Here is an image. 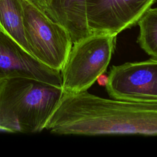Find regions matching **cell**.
<instances>
[{
	"label": "cell",
	"mask_w": 157,
	"mask_h": 157,
	"mask_svg": "<svg viewBox=\"0 0 157 157\" xmlns=\"http://www.w3.org/2000/svg\"><path fill=\"white\" fill-rule=\"evenodd\" d=\"M105 86L112 99L157 102V58L112 66Z\"/></svg>",
	"instance_id": "cell-5"
},
{
	"label": "cell",
	"mask_w": 157,
	"mask_h": 157,
	"mask_svg": "<svg viewBox=\"0 0 157 157\" xmlns=\"http://www.w3.org/2000/svg\"><path fill=\"white\" fill-rule=\"evenodd\" d=\"M43 11H45L50 6L52 0H29Z\"/></svg>",
	"instance_id": "cell-11"
},
{
	"label": "cell",
	"mask_w": 157,
	"mask_h": 157,
	"mask_svg": "<svg viewBox=\"0 0 157 157\" xmlns=\"http://www.w3.org/2000/svg\"><path fill=\"white\" fill-rule=\"evenodd\" d=\"M63 94V86L33 78L0 79V126L11 133L42 131Z\"/></svg>",
	"instance_id": "cell-2"
},
{
	"label": "cell",
	"mask_w": 157,
	"mask_h": 157,
	"mask_svg": "<svg viewBox=\"0 0 157 157\" xmlns=\"http://www.w3.org/2000/svg\"><path fill=\"white\" fill-rule=\"evenodd\" d=\"M20 2L30 53L44 64L61 71L73 45L69 33L30 1Z\"/></svg>",
	"instance_id": "cell-4"
},
{
	"label": "cell",
	"mask_w": 157,
	"mask_h": 157,
	"mask_svg": "<svg viewBox=\"0 0 157 157\" xmlns=\"http://www.w3.org/2000/svg\"><path fill=\"white\" fill-rule=\"evenodd\" d=\"M45 129L59 135L157 136V102L64 92Z\"/></svg>",
	"instance_id": "cell-1"
},
{
	"label": "cell",
	"mask_w": 157,
	"mask_h": 157,
	"mask_svg": "<svg viewBox=\"0 0 157 157\" xmlns=\"http://www.w3.org/2000/svg\"><path fill=\"white\" fill-rule=\"evenodd\" d=\"M156 0H86L90 31L117 35L137 25Z\"/></svg>",
	"instance_id": "cell-6"
},
{
	"label": "cell",
	"mask_w": 157,
	"mask_h": 157,
	"mask_svg": "<svg viewBox=\"0 0 157 157\" xmlns=\"http://www.w3.org/2000/svg\"><path fill=\"white\" fill-rule=\"evenodd\" d=\"M116 37L93 33L73 44L61 70L64 92H82L92 86L107 68Z\"/></svg>",
	"instance_id": "cell-3"
},
{
	"label": "cell",
	"mask_w": 157,
	"mask_h": 157,
	"mask_svg": "<svg viewBox=\"0 0 157 157\" xmlns=\"http://www.w3.org/2000/svg\"><path fill=\"white\" fill-rule=\"evenodd\" d=\"M0 31L30 53L25 36L20 0H0Z\"/></svg>",
	"instance_id": "cell-9"
},
{
	"label": "cell",
	"mask_w": 157,
	"mask_h": 157,
	"mask_svg": "<svg viewBox=\"0 0 157 157\" xmlns=\"http://www.w3.org/2000/svg\"><path fill=\"white\" fill-rule=\"evenodd\" d=\"M137 42L149 55L157 58V8H150L138 21Z\"/></svg>",
	"instance_id": "cell-10"
},
{
	"label": "cell",
	"mask_w": 157,
	"mask_h": 157,
	"mask_svg": "<svg viewBox=\"0 0 157 157\" xmlns=\"http://www.w3.org/2000/svg\"><path fill=\"white\" fill-rule=\"evenodd\" d=\"M26 77L63 86L61 71L37 59L18 42L0 31V79Z\"/></svg>",
	"instance_id": "cell-7"
},
{
	"label": "cell",
	"mask_w": 157,
	"mask_h": 157,
	"mask_svg": "<svg viewBox=\"0 0 157 157\" xmlns=\"http://www.w3.org/2000/svg\"><path fill=\"white\" fill-rule=\"evenodd\" d=\"M44 12L67 31L73 44L92 33L87 23L86 0H52Z\"/></svg>",
	"instance_id": "cell-8"
}]
</instances>
